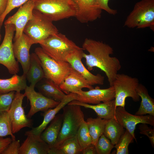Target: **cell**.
I'll return each instance as SVG.
<instances>
[{
    "mask_svg": "<svg viewBox=\"0 0 154 154\" xmlns=\"http://www.w3.org/2000/svg\"><path fill=\"white\" fill-rule=\"evenodd\" d=\"M140 133L146 135L148 137L153 147L154 146V130L145 123H141L139 126Z\"/></svg>",
    "mask_w": 154,
    "mask_h": 154,
    "instance_id": "d590c367",
    "label": "cell"
},
{
    "mask_svg": "<svg viewBox=\"0 0 154 154\" xmlns=\"http://www.w3.org/2000/svg\"><path fill=\"white\" fill-rule=\"evenodd\" d=\"M15 92L12 91L6 93L0 94V114L8 111L15 97Z\"/></svg>",
    "mask_w": 154,
    "mask_h": 154,
    "instance_id": "836d02e7",
    "label": "cell"
},
{
    "mask_svg": "<svg viewBox=\"0 0 154 154\" xmlns=\"http://www.w3.org/2000/svg\"><path fill=\"white\" fill-rule=\"evenodd\" d=\"M137 92L141 100L140 106L135 115L143 116L148 114L154 116V100L149 95L147 89L143 85L139 84Z\"/></svg>",
    "mask_w": 154,
    "mask_h": 154,
    "instance_id": "d4e9b609",
    "label": "cell"
},
{
    "mask_svg": "<svg viewBox=\"0 0 154 154\" xmlns=\"http://www.w3.org/2000/svg\"><path fill=\"white\" fill-rule=\"evenodd\" d=\"M12 141L11 138H4L3 137H0V154H2Z\"/></svg>",
    "mask_w": 154,
    "mask_h": 154,
    "instance_id": "f35d334b",
    "label": "cell"
},
{
    "mask_svg": "<svg viewBox=\"0 0 154 154\" xmlns=\"http://www.w3.org/2000/svg\"><path fill=\"white\" fill-rule=\"evenodd\" d=\"M134 138L126 130L120 137L118 143L114 145L117 154H129L128 146L132 143Z\"/></svg>",
    "mask_w": 154,
    "mask_h": 154,
    "instance_id": "1f68e13d",
    "label": "cell"
},
{
    "mask_svg": "<svg viewBox=\"0 0 154 154\" xmlns=\"http://www.w3.org/2000/svg\"><path fill=\"white\" fill-rule=\"evenodd\" d=\"M76 6L75 17L80 22L86 23L101 17L102 10L97 6V0H73Z\"/></svg>",
    "mask_w": 154,
    "mask_h": 154,
    "instance_id": "2e32d148",
    "label": "cell"
},
{
    "mask_svg": "<svg viewBox=\"0 0 154 154\" xmlns=\"http://www.w3.org/2000/svg\"><path fill=\"white\" fill-rule=\"evenodd\" d=\"M26 77L30 84V85L34 87L37 83L45 78L40 60L35 53L30 54L29 66Z\"/></svg>",
    "mask_w": 154,
    "mask_h": 154,
    "instance_id": "603a6c76",
    "label": "cell"
},
{
    "mask_svg": "<svg viewBox=\"0 0 154 154\" xmlns=\"http://www.w3.org/2000/svg\"><path fill=\"white\" fill-rule=\"evenodd\" d=\"M80 107L78 105L67 104L62 108V126L52 147L58 146L65 140L76 135L80 126L84 120V115Z\"/></svg>",
    "mask_w": 154,
    "mask_h": 154,
    "instance_id": "5b68a950",
    "label": "cell"
},
{
    "mask_svg": "<svg viewBox=\"0 0 154 154\" xmlns=\"http://www.w3.org/2000/svg\"><path fill=\"white\" fill-rule=\"evenodd\" d=\"M5 34L0 45V64L5 66L9 72L13 75L17 74L19 70V62L14 54L13 40L15 27L13 24L4 25Z\"/></svg>",
    "mask_w": 154,
    "mask_h": 154,
    "instance_id": "9c48e42d",
    "label": "cell"
},
{
    "mask_svg": "<svg viewBox=\"0 0 154 154\" xmlns=\"http://www.w3.org/2000/svg\"><path fill=\"white\" fill-rule=\"evenodd\" d=\"M76 94L70 93L66 95L65 97L55 108L43 111L42 114L43 119L41 123L38 126L28 131L35 135L40 136L42 133L46 128L48 124L52 120L59 111L68 103L76 100Z\"/></svg>",
    "mask_w": 154,
    "mask_h": 154,
    "instance_id": "ffe728a7",
    "label": "cell"
},
{
    "mask_svg": "<svg viewBox=\"0 0 154 154\" xmlns=\"http://www.w3.org/2000/svg\"><path fill=\"white\" fill-rule=\"evenodd\" d=\"M68 105H76L90 108L94 110L98 117L107 120L115 118L116 107L115 99L103 103L92 105L83 103L76 100H73L68 103Z\"/></svg>",
    "mask_w": 154,
    "mask_h": 154,
    "instance_id": "44dd1931",
    "label": "cell"
},
{
    "mask_svg": "<svg viewBox=\"0 0 154 154\" xmlns=\"http://www.w3.org/2000/svg\"><path fill=\"white\" fill-rule=\"evenodd\" d=\"M35 53L40 59L45 78L50 80L59 85L70 72L72 68L66 61L58 62L48 55L41 47L36 48Z\"/></svg>",
    "mask_w": 154,
    "mask_h": 154,
    "instance_id": "52a82bcc",
    "label": "cell"
},
{
    "mask_svg": "<svg viewBox=\"0 0 154 154\" xmlns=\"http://www.w3.org/2000/svg\"><path fill=\"white\" fill-rule=\"evenodd\" d=\"M26 76L16 74L7 79L0 78V94L12 91H20L25 89L27 86Z\"/></svg>",
    "mask_w": 154,
    "mask_h": 154,
    "instance_id": "cb8c5ba5",
    "label": "cell"
},
{
    "mask_svg": "<svg viewBox=\"0 0 154 154\" xmlns=\"http://www.w3.org/2000/svg\"><path fill=\"white\" fill-rule=\"evenodd\" d=\"M53 22L46 16L34 9L33 17L26 24L23 33L30 38L33 44H39L50 36L59 32Z\"/></svg>",
    "mask_w": 154,
    "mask_h": 154,
    "instance_id": "7a4b0ae2",
    "label": "cell"
},
{
    "mask_svg": "<svg viewBox=\"0 0 154 154\" xmlns=\"http://www.w3.org/2000/svg\"><path fill=\"white\" fill-rule=\"evenodd\" d=\"M123 127L115 118L108 120L103 134L115 145L125 131Z\"/></svg>",
    "mask_w": 154,
    "mask_h": 154,
    "instance_id": "83f0119b",
    "label": "cell"
},
{
    "mask_svg": "<svg viewBox=\"0 0 154 154\" xmlns=\"http://www.w3.org/2000/svg\"><path fill=\"white\" fill-rule=\"evenodd\" d=\"M1 36L0 33V42L1 40Z\"/></svg>",
    "mask_w": 154,
    "mask_h": 154,
    "instance_id": "b9f144b4",
    "label": "cell"
},
{
    "mask_svg": "<svg viewBox=\"0 0 154 154\" xmlns=\"http://www.w3.org/2000/svg\"><path fill=\"white\" fill-rule=\"evenodd\" d=\"M108 120L98 117L87 119L86 121L92 143L95 145L98 139L103 134L106 123Z\"/></svg>",
    "mask_w": 154,
    "mask_h": 154,
    "instance_id": "f1b7e54d",
    "label": "cell"
},
{
    "mask_svg": "<svg viewBox=\"0 0 154 154\" xmlns=\"http://www.w3.org/2000/svg\"><path fill=\"white\" fill-rule=\"evenodd\" d=\"M115 117L116 119L132 135L136 141L134 131L138 124L145 123L152 126L154 125V116L149 115H133L121 106L116 107Z\"/></svg>",
    "mask_w": 154,
    "mask_h": 154,
    "instance_id": "8fae6325",
    "label": "cell"
},
{
    "mask_svg": "<svg viewBox=\"0 0 154 154\" xmlns=\"http://www.w3.org/2000/svg\"><path fill=\"white\" fill-rule=\"evenodd\" d=\"M59 86L61 90L66 95L70 93L76 94L83 88H86L89 90L94 88L84 78L72 68Z\"/></svg>",
    "mask_w": 154,
    "mask_h": 154,
    "instance_id": "ac0fdd59",
    "label": "cell"
},
{
    "mask_svg": "<svg viewBox=\"0 0 154 154\" xmlns=\"http://www.w3.org/2000/svg\"><path fill=\"white\" fill-rule=\"evenodd\" d=\"M82 154H97L95 145L91 143L83 149Z\"/></svg>",
    "mask_w": 154,
    "mask_h": 154,
    "instance_id": "ab89813d",
    "label": "cell"
},
{
    "mask_svg": "<svg viewBox=\"0 0 154 154\" xmlns=\"http://www.w3.org/2000/svg\"><path fill=\"white\" fill-rule=\"evenodd\" d=\"M109 0H97V5L99 9L106 11L109 14L114 15L117 13V11L111 9L108 5Z\"/></svg>",
    "mask_w": 154,
    "mask_h": 154,
    "instance_id": "74e56055",
    "label": "cell"
},
{
    "mask_svg": "<svg viewBox=\"0 0 154 154\" xmlns=\"http://www.w3.org/2000/svg\"><path fill=\"white\" fill-rule=\"evenodd\" d=\"M8 135H10L12 140L16 139L15 136L12 133L9 115L7 111L0 114V137Z\"/></svg>",
    "mask_w": 154,
    "mask_h": 154,
    "instance_id": "f546056e",
    "label": "cell"
},
{
    "mask_svg": "<svg viewBox=\"0 0 154 154\" xmlns=\"http://www.w3.org/2000/svg\"><path fill=\"white\" fill-rule=\"evenodd\" d=\"M7 0H0V16L5 11L7 6Z\"/></svg>",
    "mask_w": 154,
    "mask_h": 154,
    "instance_id": "60d3db41",
    "label": "cell"
},
{
    "mask_svg": "<svg viewBox=\"0 0 154 154\" xmlns=\"http://www.w3.org/2000/svg\"><path fill=\"white\" fill-rule=\"evenodd\" d=\"M138 79L124 74L117 73L113 81L112 86L114 89L116 107L124 108L125 100L130 97L135 102L139 101L140 97L137 89L139 84Z\"/></svg>",
    "mask_w": 154,
    "mask_h": 154,
    "instance_id": "ba28073f",
    "label": "cell"
},
{
    "mask_svg": "<svg viewBox=\"0 0 154 154\" xmlns=\"http://www.w3.org/2000/svg\"><path fill=\"white\" fill-rule=\"evenodd\" d=\"M34 9L53 21L75 17L76 10L73 0H35Z\"/></svg>",
    "mask_w": 154,
    "mask_h": 154,
    "instance_id": "3957f363",
    "label": "cell"
},
{
    "mask_svg": "<svg viewBox=\"0 0 154 154\" xmlns=\"http://www.w3.org/2000/svg\"><path fill=\"white\" fill-rule=\"evenodd\" d=\"M76 136L79 144L83 149L92 143V139L86 121L84 120L80 126Z\"/></svg>",
    "mask_w": 154,
    "mask_h": 154,
    "instance_id": "4dcf8cb0",
    "label": "cell"
},
{
    "mask_svg": "<svg viewBox=\"0 0 154 154\" xmlns=\"http://www.w3.org/2000/svg\"><path fill=\"white\" fill-rule=\"evenodd\" d=\"M29 0H7L6 9L0 16V29L3 24L4 20L7 15L14 9L21 7Z\"/></svg>",
    "mask_w": 154,
    "mask_h": 154,
    "instance_id": "e575fe53",
    "label": "cell"
},
{
    "mask_svg": "<svg viewBox=\"0 0 154 154\" xmlns=\"http://www.w3.org/2000/svg\"><path fill=\"white\" fill-rule=\"evenodd\" d=\"M83 48H81L71 52L67 56L66 61L70 64L73 69L84 78L91 85H103L104 77L99 74L96 75L93 74L83 65L82 61L83 58Z\"/></svg>",
    "mask_w": 154,
    "mask_h": 154,
    "instance_id": "5bb4252c",
    "label": "cell"
},
{
    "mask_svg": "<svg viewBox=\"0 0 154 154\" xmlns=\"http://www.w3.org/2000/svg\"><path fill=\"white\" fill-rule=\"evenodd\" d=\"M39 44L48 55L58 62L66 61L70 52L81 48L65 35L59 32L50 36Z\"/></svg>",
    "mask_w": 154,
    "mask_h": 154,
    "instance_id": "277c9868",
    "label": "cell"
},
{
    "mask_svg": "<svg viewBox=\"0 0 154 154\" xmlns=\"http://www.w3.org/2000/svg\"><path fill=\"white\" fill-rule=\"evenodd\" d=\"M24 94L16 92L10 108L9 110L13 134L17 133L22 129L32 126V121L25 114L22 106Z\"/></svg>",
    "mask_w": 154,
    "mask_h": 154,
    "instance_id": "30bf717a",
    "label": "cell"
},
{
    "mask_svg": "<svg viewBox=\"0 0 154 154\" xmlns=\"http://www.w3.org/2000/svg\"><path fill=\"white\" fill-rule=\"evenodd\" d=\"M33 44L30 38L24 33L20 37L14 40L13 44L14 56L21 65L23 74L26 76L30 64V50Z\"/></svg>",
    "mask_w": 154,
    "mask_h": 154,
    "instance_id": "e0dca14e",
    "label": "cell"
},
{
    "mask_svg": "<svg viewBox=\"0 0 154 154\" xmlns=\"http://www.w3.org/2000/svg\"><path fill=\"white\" fill-rule=\"evenodd\" d=\"M62 114H57L50 122V125L40 134L41 138L50 148L53 147L56 142L62 126Z\"/></svg>",
    "mask_w": 154,
    "mask_h": 154,
    "instance_id": "7402d4cb",
    "label": "cell"
},
{
    "mask_svg": "<svg viewBox=\"0 0 154 154\" xmlns=\"http://www.w3.org/2000/svg\"><path fill=\"white\" fill-rule=\"evenodd\" d=\"M45 79L38 86L39 92L48 98L61 102L66 95L61 90L59 85L50 80Z\"/></svg>",
    "mask_w": 154,
    "mask_h": 154,
    "instance_id": "4316f807",
    "label": "cell"
},
{
    "mask_svg": "<svg viewBox=\"0 0 154 154\" xmlns=\"http://www.w3.org/2000/svg\"><path fill=\"white\" fill-rule=\"evenodd\" d=\"M20 146V140H12L2 154H19Z\"/></svg>",
    "mask_w": 154,
    "mask_h": 154,
    "instance_id": "8d00e7d4",
    "label": "cell"
},
{
    "mask_svg": "<svg viewBox=\"0 0 154 154\" xmlns=\"http://www.w3.org/2000/svg\"><path fill=\"white\" fill-rule=\"evenodd\" d=\"M83 150L76 135L65 140L58 146L50 148L48 154H82Z\"/></svg>",
    "mask_w": 154,
    "mask_h": 154,
    "instance_id": "484cf974",
    "label": "cell"
},
{
    "mask_svg": "<svg viewBox=\"0 0 154 154\" xmlns=\"http://www.w3.org/2000/svg\"><path fill=\"white\" fill-rule=\"evenodd\" d=\"M83 50L89 54L84 52L83 57L86 60L87 69L92 70L94 67H97L105 74L110 86L117 72L121 68L119 59L116 57H111L113 53V48L102 41L86 38L82 46Z\"/></svg>",
    "mask_w": 154,
    "mask_h": 154,
    "instance_id": "6da1fadb",
    "label": "cell"
},
{
    "mask_svg": "<svg viewBox=\"0 0 154 154\" xmlns=\"http://www.w3.org/2000/svg\"><path fill=\"white\" fill-rule=\"evenodd\" d=\"M35 88L31 85H27L24 90V95L29 100L31 106L27 115L29 118L39 111H44L55 108L60 102L48 98L40 92H37Z\"/></svg>",
    "mask_w": 154,
    "mask_h": 154,
    "instance_id": "7c38bea8",
    "label": "cell"
},
{
    "mask_svg": "<svg viewBox=\"0 0 154 154\" xmlns=\"http://www.w3.org/2000/svg\"><path fill=\"white\" fill-rule=\"evenodd\" d=\"M115 92L113 86L106 89H100L97 86L88 91L82 90L76 93V100L81 102L97 104L114 99Z\"/></svg>",
    "mask_w": 154,
    "mask_h": 154,
    "instance_id": "9a60e30c",
    "label": "cell"
},
{
    "mask_svg": "<svg viewBox=\"0 0 154 154\" xmlns=\"http://www.w3.org/2000/svg\"><path fill=\"white\" fill-rule=\"evenodd\" d=\"M27 138L21 145L19 154H48L49 146L40 138L28 131Z\"/></svg>",
    "mask_w": 154,
    "mask_h": 154,
    "instance_id": "d6986e66",
    "label": "cell"
},
{
    "mask_svg": "<svg viewBox=\"0 0 154 154\" xmlns=\"http://www.w3.org/2000/svg\"><path fill=\"white\" fill-rule=\"evenodd\" d=\"M95 145L97 154H109L114 145L104 134L98 139Z\"/></svg>",
    "mask_w": 154,
    "mask_h": 154,
    "instance_id": "d6a6232c",
    "label": "cell"
},
{
    "mask_svg": "<svg viewBox=\"0 0 154 154\" xmlns=\"http://www.w3.org/2000/svg\"><path fill=\"white\" fill-rule=\"evenodd\" d=\"M35 0H29L20 7L14 15L4 22V25L13 24L15 27L14 41L20 37L27 23L33 17Z\"/></svg>",
    "mask_w": 154,
    "mask_h": 154,
    "instance_id": "4fadbf2b",
    "label": "cell"
},
{
    "mask_svg": "<svg viewBox=\"0 0 154 154\" xmlns=\"http://www.w3.org/2000/svg\"><path fill=\"white\" fill-rule=\"evenodd\" d=\"M124 26L129 28L149 27L154 31V0H141L135 4Z\"/></svg>",
    "mask_w": 154,
    "mask_h": 154,
    "instance_id": "8992f818",
    "label": "cell"
}]
</instances>
